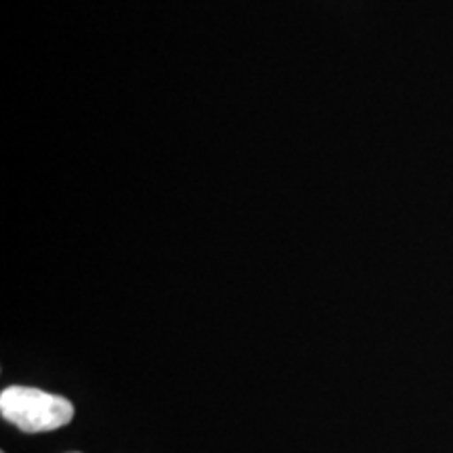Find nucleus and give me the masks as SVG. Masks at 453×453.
<instances>
[{
  "mask_svg": "<svg viewBox=\"0 0 453 453\" xmlns=\"http://www.w3.org/2000/svg\"><path fill=\"white\" fill-rule=\"evenodd\" d=\"M72 453H78V451H72Z\"/></svg>",
  "mask_w": 453,
  "mask_h": 453,
  "instance_id": "nucleus-2",
  "label": "nucleus"
},
{
  "mask_svg": "<svg viewBox=\"0 0 453 453\" xmlns=\"http://www.w3.org/2000/svg\"><path fill=\"white\" fill-rule=\"evenodd\" d=\"M3 453H4V451H3Z\"/></svg>",
  "mask_w": 453,
  "mask_h": 453,
  "instance_id": "nucleus-3",
  "label": "nucleus"
},
{
  "mask_svg": "<svg viewBox=\"0 0 453 453\" xmlns=\"http://www.w3.org/2000/svg\"><path fill=\"white\" fill-rule=\"evenodd\" d=\"M0 413L24 433L36 434L70 424L73 405L65 396L44 393L41 388L9 387L0 395Z\"/></svg>",
  "mask_w": 453,
  "mask_h": 453,
  "instance_id": "nucleus-1",
  "label": "nucleus"
}]
</instances>
